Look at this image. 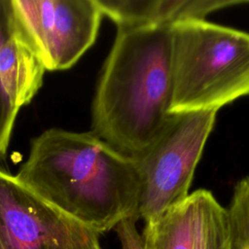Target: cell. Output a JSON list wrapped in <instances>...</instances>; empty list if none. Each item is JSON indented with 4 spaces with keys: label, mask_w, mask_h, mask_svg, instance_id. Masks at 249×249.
Listing matches in <instances>:
<instances>
[{
    "label": "cell",
    "mask_w": 249,
    "mask_h": 249,
    "mask_svg": "<svg viewBox=\"0 0 249 249\" xmlns=\"http://www.w3.org/2000/svg\"><path fill=\"white\" fill-rule=\"evenodd\" d=\"M46 71L38 55L18 31L12 11L0 40V79L17 109L31 102L43 85Z\"/></svg>",
    "instance_id": "cell-8"
},
{
    "label": "cell",
    "mask_w": 249,
    "mask_h": 249,
    "mask_svg": "<svg viewBox=\"0 0 249 249\" xmlns=\"http://www.w3.org/2000/svg\"><path fill=\"white\" fill-rule=\"evenodd\" d=\"M103 16L117 26H172L192 18L203 19L219 9L244 1L213 0H96Z\"/></svg>",
    "instance_id": "cell-7"
},
{
    "label": "cell",
    "mask_w": 249,
    "mask_h": 249,
    "mask_svg": "<svg viewBox=\"0 0 249 249\" xmlns=\"http://www.w3.org/2000/svg\"><path fill=\"white\" fill-rule=\"evenodd\" d=\"M75 223L0 165V249H64Z\"/></svg>",
    "instance_id": "cell-6"
},
{
    "label": "cell",
    "mask_w": 249,
    "mask_h": 249,
    "mask_svg": "<svg viewBox=\"0 0 249 249\" xmlns=\"http://www.w3.org/2000/svg\"><path fill=\"white\" fill-rule=\"evenodd\" d=\"M196 194L169 208L141 232L151 249H194Z\"/></svg>",
    "instance_id": "cell-9"
},
{
    "label": "cell",
    "mask_w": 249,
    "mask_h": 249,
    "mask_svg": "<svg viewBox=\"0 0 249 249\" xmlns=\"http://www.w3.org/2000/svg\"><path fill=\"white\" fill-rule=\"evenodd\" d=\"M12 16L11 0H0V40ZM18 113L8 97L0 79V160L6 156Z\"/></svg>",
    "instance_id": "cell-12"
},
{
    "label": "cell",
    "mask_w": 249,
    "mask_h": 249,
    "mask_svg": "<svg viewBox=\"0 0 249 249\" xmlns=\"http://www.w3.org/2000/svg\"><path fill=\"white\" fill-rule=\"evenodd\" d=\"M228 212L232 245L249 249V177L235 185Z\"/></svg>",
    "instance_id": "cell-11"
},
{
    "label": "cell",
    "mask_w": 249,
    "mask_h": 249,
    "mask_svg": "<svg viewBox=\"0 0 249 249\" xmlns=\"http://www.w3.org/2000/svg\"><path fill=\"white\" fill-rule=\"evenodd\" d=\"M232 249H248V248H244V247H238V246H234V245H232Z\"/></svg>",
    "instance_id": "cell-15"
},
{
    "label": "cell",
    "mask_w": 249,
    "mask_h": 249,
    "mask_svg": "<svg viewBox=\"0 0 249 249\" xmlns=\"http://www.w3.org/2000/svg\"><path fill=\"white\" fill-rule=\"evenodd\" d=\"M17 179L38 197L99 235L138 218L134 159L92 131L52 127L32 138Z\"/></svg>",
    "instance_id": "cell-1"
},
{
    "label": "cell",
    "mask_w": 249,
    "mask_h": 249,
    "mask_svg": "<svg viewBox=\"0 0 249 249\" xmlns=\"http://www.w3.org/2000/svg\"><path fill=\"white\" fill-rule=\"evenodd\" d=\"M15 23L47 71L75 65L96 40V0H11Z\"/></svg>",
    "instance_id": "cell-5"
},
{
    "label": "cell",
    "mask_w": 249,
    "mask_h": 249,
    "mask_svg": "<svg viewBox=\"0 0 249 249\" xmlns=\"http://www.w3.org/2000/svg\"><path fill=\"white\" fill-rule=\"evenodd\" d=\"M216 111L172 114L159 138L135 158L140 175L138 218L145 224L182 202L211 133Z\"/></svg>",
    "instance_id": "cell-4"
},
{
    "label": "cell",
    "mask_w": 249,
    "mask_h": 249,
    "mask_svg": "<svg viewBox=\"0 0 249 249\" xmlns=\"http://www.w3.org/2000/svg\"><path fill=\"white\" fill-rule=\"evenodd\" d=\"M196 194V215L194 249H232V236L228 209L210 191Z\"/></svg>",
    "instance_id": "cell-10"
},
{
    "label": "cell",
    "mask_w": 249,
    "mask_h": 249,
    "mask_svg": "<svg viewBox=\"0 0 249 249\" xmlns=\"http://www.w3.org/2000/svg\"><path fill=\"white\" fill-rule=\"evenodd\" d=\"M172 26H117L91 105V131L135 159L169 122Z\"/></svg>",
    "instance_id": "cell-2"
},
{
    "label": "cell",
    "mask_w": 249,
    "mask_h": 249,
    "mask_svg": "<svg viewBox=\"0 0 249 249\" xmlns=\"http://www.w3.org/2000/svg\"><path fill=\"white\" fill-rule=\"evenodd\" d=\"M136 218L123 220L116 228L122 249H151L147 240L136 228Z\"/></svg>",
    "instance_id": "cell-13"
},
{
    "label": "cell",
    "mask_w": 249,
    "mask_h": 249,
    "mask_svg": "<svg viewBox=\"0 0 249 249\" xmlns=\"http://www.w3.org/2000/svg\"><path fill=\"white\" fill-rule=\"evenodd\" d=\"M170 114L213 110L249 95V33L205 18L172 25Z\"/></svg>",
    "instance_id": "cell-3"
},
{
    "label": "cell",
    "mask_w": 249,
    "mask_h": 249,
    "mask_svg": "<svg viewBox=\"0 0 249 249\" xmlns=\"http://www.w3.org/2000/svg\"><path fill=\"white\" fill-rule=\"evenodd\" d=\"M64 249H101L99 234L76 222L69 232Z\"/></svg>",
    "instance_id": "cell-14"
}]
</instances>
